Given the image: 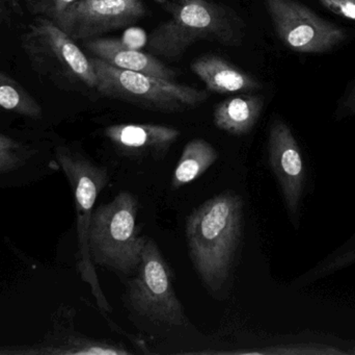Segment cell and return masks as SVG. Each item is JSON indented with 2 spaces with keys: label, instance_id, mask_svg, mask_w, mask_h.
I'll return each instance as SVG.
<instances>
[{
  "label": "cell",
  "instance_id": "8992f818",
  "mask_svg": "<svg viewBox=\"0 0 355 355\" xmlns=\"http://www.w3.org/2000/svg\"><path fill=\"white\" fill-rule=\"evenodd\" d=\"M22 47L39 74L58 83L95 89V71L89 56L53 21L37 16L22 35Z\"/></svg>",
  "mask_w": 355,
  "mask_h": 355
},
{
  "label": "cell",
  "instance_id": "ffe728a7",
  "mask_svg": "<svg viewBox=\"0 0 355 355\" xmlns=\"http://www.w3.org/2000/svg\"><path fill=\"white\" fill-rule=\"evenodd\" d=\"M329 12L355 21V0H319Z\"/></svg>",
  "mask_w": 355,
  "mask_h": 355
},
{
  "label": "cell",
  "instance_id": "d6986e66",
  "mask_svg": "<svg viewBox=\"0 0 355 355\" xmlns=\"http://www.w3.org/2000/svg\"><path fill=\"white\" fill-rule=\"evenodd\" d=\"M29 10L55 22L77 0H26Z\"/></svg>",
  "mask_w": 355,
  "mask_h": 355
},
{
  "label": "cell",
  "instance_id": "ba28073f",
  "mask_svg": "<svg viewBox=\"0 0 355 355\" xmlns=\"http://www.w3.org/2000/svg\"><path fill=\"white\" fill-rule=\"evenodd\" d=\"M282 42L300 53H324L341 45L347 33L295 0H263Z\"/></svg>",
  "mask_w": 355,
  "mask_h": 355
},
{
  "label": "cell",
  "instance_id": "7a4b0ae2",
  "mask_svg": "<svg viewBox=\"0 0 355 355\" xmlns=\"http://www.w3.org/2000/svg\"><path fill=\"white\" fill-rule=\"evenodd\" d=\"M168 14L149 37L148 50L166 58L181 56L198 41L239 46L245 24L232 8L213 0H156Z\"/></svg>",
  "mask_w": 355,
  "mask_h": 355
},
{
  "label": "cell",
  "instance_id": "e0dca14e",
  "mask_svg": "<svg viewBox=\"0 0 355 355\" xmlns=\"http://www.w3.org/2000/svg\"><path fill=\"white\" fill-rule=\"evenodd\" d=\"M119 355L128 354L122 346L96 341L80 335H69L58 343L48 344L35 350V354Z\"/></svg>",
  "mask_w": 355,
  "mask_h": 355
},
{
  "label": "cell",
  "instance_id": "7c38bea8",
  "mask_svg": "<svg viewBox=\"0 0 355 355\" xmlns=\"http://www.w3.org/2000/svg\"><path fill=\"white\" fill-rule=\"evenodd\" d=\"M104 135L123 151L164 156L180 137L174 127L159 124H114Z\"/></svg>",
  "mask_w": 355,
  "mask_h": 355
},
{
  "label": "cell",
  "instance_id": "6da1fadb",
  "mask_svg": "<svg viewBox=\"0 0 355 355\" xmlns=\"http://www.w3.org/2000/svg\"><path fill=\"white\" fill-rule=\"evenodd\" d=\"M243 204L239 195L225 192L198 206L186 223L190 258L211 290L229 279L241 238Z\"/></svg>",
  "mask_w": 355,
  "mask_h": 355
},
{
  "label": "cell",
  "instance_id": "5bb4252c",
  "mask_svg": "<svg viewBox=\"0 0 355 355\" xmlns=\"http://www.w3.org/2000/svg\"><path fill=\"white\" fill-rule=\"evenodd\" d=\"M264 99L254 93H240L217 104L214 124L217 129L234 135H246L258 122Z\"/></svg>",
  "mask_w": 355,
  "mask_h": 355
},
{
  "label": "cell",
  "instance_id": "4fadbf2b",
  "mask_svg": "<svg viewBox=\"0 0 355 355\" xmlns=\"http://www.w3.org/2000/svg\"><path fill=\"white\" fill-rule=\"evenodd\" d=\"M192 72L216 94L252 93L262 88L260 81L250 73L215 54H205L192 60Z\"/></svg>",
  "mask_w": 355,
  "mask_h": 355
},
{
  "label": "cell",
  "instance_id": "5b68a950",
  "mask_svg": "<svg viewBox=\"0 0 355 355\" xmlns=\"http://www.w3.org/2000/svg\"><path fill=\"white\" fill-rule=\"evenodd\" d=\"M55 158L68 179L74 195L78 237L77 268L83 281L91 287L92 294L100 310L110 314L112 312V308L100 286L89 246L93 208L100 192L107 185L110 179L107 170L89 160L81 152L67 146L55 148Z\"/></svg>",
  "mask_w": 355,
  "mask_h": 355
},
{
  "label": "cell",
  "instance_id": "30bf717a",
  "mask_svg": "<svg viewBox=\"0 0 355 355\" xmlns=\"http://www.w3.org/2000/svg\"><path fill=\"white\" fill-rule=\"evenodd\" d=\"M269 163L281 185L290 214L296 215L304 191V162L300 146L290 127L281 119L270 125L268 137Z\"/></svg>",
  "mask_w": 355,
  "mask_h": 355
},
{
  "label": "cell",
  "instance_id": "2e32d148",
  "mask_svg": "<svg viewBox=\"0 0 355 355\" xmlns=\"http://www.w3.org/2000/svg\"><path fill=\"white\" fill-rule=\"evenodd\" d=\"M0 108L31 119H40L43 110L35 97L18 81L0 71Z\"/></svg>",
  "mask_w": 355,
  "mask_h": 355
},
{
  "label": "cell",
  "instance_id": "9c48e42d",
  "mask_svg": "<svg viewBox=\"0 0 355 355\" xmlns=\"http://www.w3.org/2000/svg\"><path fill=\"white\" fill-rule=\"evenodd\" d=\"M147 15L144 0H77L54 23L75 41H83L130 26Z\"/></svg>",
  "mask_w": 355,
  "mask_h": 355
},
{
  "label": "cell",
  "instance_id": "3957f363",
  "mask_svg": "<svg viewBox=\"0 0 355 355\" xmlns=\"http://www.w3.org/2000/svg\"><path fill=\"white\" fill-rule=\"evenodd\" d=\"M137 212L139 200L129 192H121L112 201L96 208L89 235L94 265L123 274L139 268L148 239L139 236Z\"/></svg>",
  "mask_w": 355,
  "mask_h": 355
},
{
  "label": "cell",
  "instance_id": "9a60e30c",
  "mask_svg": "<svg viewBox=\"0 0 355 355\" xmlns=\"http://www.w3.org/2000/svg\"><path fill=\"white\" fill-rule=\"evenodd\" d=\"M217 158L216 150L206 140L193 139L188 142L175 169L173 188L179 189L198 179L216 162Z\"/></svg>",
  "mask_w": 355,
  "mask_h": 355
},
{
  "label": "cell",
  "instance_id": "7402d4cb",
  "mask_svg": "<svg viewBox=\"0 0 355 355\" xmlns=\"http://www.w3.org/2000/svg\"><path fill=\"white\" fill-rule=\"evenodd\" d=\"M2 15H3V2L0 0V20H1Z\"/></svg>",
  "mask_w": 355,
  "mask_h": 355
},
{
  "label": "cell",
  "instance_id": "277c9868",
  "mask_svg": "<svg viewBox=\"0 0 355 355\" xmlns=\"http://www.w3.org/2000/svg\"><path fill=\"white\" fill-rule=\"evenodd\" d=\"M101 95L150 110L177 113L196 108L208 99L206 91L144 73L123 70L89 56Z\"/></svg>",
  "mask_w": 355,
  "mask_h": 355
},
{
  "label": "cell",
  "instance_id": "ac0fdd59",
  "mask_svg": "<svg viewBox=\"0 0 355 355\" xmlns=\"http://www.w3.org/2000/svg\"><path fill=\"white\" fill-rule=\"evenodd\" d=\"M31 154V148L0 133V174L22 168Z\"/></svg>",
  "mask_w": 355,
  "mask_h": 355
},
{
  "label": "cell",
  "instance_id": "52a82bcc",
  "mask_svg": "<svg viewBox=\"0 0 355 355\" xmlns=\"http://www.w3.org/2000/svg\"><path fill=\"white\" fill-rule=\"evenodd\" d=\"M127 299L135 312L154 322L174 327L188 322L173 288L170 268L153 240L148 239Z\"/></svg>",
  "mask_w": 355,
  "mask_h": 355
},
{
  "label": "cell",
  "instance_id": "44dd1931",
  "mask_svg": "<svg viewBox=\"0 0 355 355\" xmlns=\"http://www.w3.org/2000/svg\"><path fill=\"white\" fill-rule=\"evenodd\" d=\"M342 110L348 114L355 115V83L350 88L349 93L344 98Z\"/></svg>",
  "mask_w": 355,
  "mask_h": 355
},
{
  "label": "cell",
  "instance_id": "8fae6325",
  "mask_svg": "<svg viewBox=\"0 0 355 355\" xmlns=\"http://www.w3.org/2000/svg\"><path fill=\"white\" fill-rule=\"evenodd\" d=\"M83 46L92 56L123 70L144 73L170 81H174L177 75L172 68L164 65L153 54L132 49L118 39L93 38L83 40Z\"/></svg>",
  "mask_w": 355,
  "mask_h": 355
}]
</instances>
